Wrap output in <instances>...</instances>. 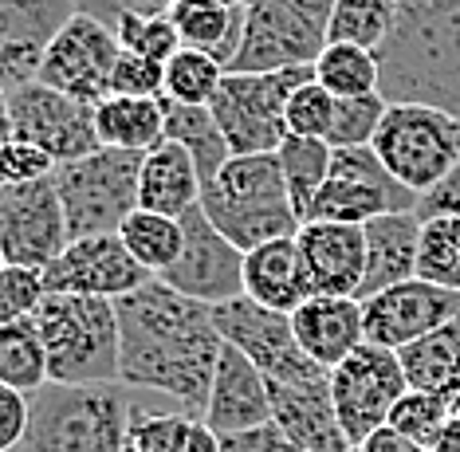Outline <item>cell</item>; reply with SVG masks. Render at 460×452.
<instances>
[{
  "label": "cell",
  "mask_w": 460,
  "mask_h": 452,
  "mask_svg": "<svg viewBox=\"0 0 460 452\" xmlns=\"http://www.w3.org/2000/svg\"><path fill=\"white\" fill-rule=\"evenodd\" d=\"M119 307V382L130 390H154L185 413L205 417L208 386L221 359V331L213 307L197 303L162 279L114 299Z\"/></svg>",
  "instance_id": "cell-1"
},
{
  "label": "cell",
  "mask_w": 460,
  "mask_h": 452,
  "mask_svg": "<svg viewBox=\"0 0 460 452\" xmlns=\"http://www.w3.org/2000/svg\"><path fill=\"white\" fill-rule=\"evenodd\" d=\"M374 56L385 102H421L460 119V0H402Z\"/></svg>",
  "instance_id": "cell-2"
},
{
  "label": "cell",
  "mask_w": 460,
  "mask_h": 452,
  "mask_svg": "<svg viewBox=\"0 0 460 452\" xmlns=\"http://www.w3.org/2000/svg\"><path fill=\"white\" fill-rule=\"evenodd\" d=\"M130 386H59L28 397V433L20 452H122L130 429Z\"/></svg>",
  "instance_id": "cell-3"
},
{
  "label": "cell",
  "mask_w": 460,
  "mask_h": 452,
  "mask_svg": "<svg viewBox=\"0 0 460 452\" xmlns=\"http://www.w3.org/2000/svg\"><path fill=\"white\" fill-rule=\"evenodd\" d=\"M201 213L240 252H252L268 240L296 236L303 225L296 205H291L276 154L228 157L225 170L201 185Z\"/></svg>",
  "instance_id": "cell-4"
},
{
  "label": "cell",
  "mask_w": 460,
  "mask_h": 452,
  "mask_svg": "<svg viewBox=\"0 0 460 452\" xmlns=\"http://www.w3.org/2000/svg\"><path fill=\"white\" fill-rule=\"evenodd\" d=\"M48 354V382L102 386L119 382V307L114 299L48 291L32 315Z\"/></svg>",
  "instance_id": "cell-5"
},
{
  "label": "cell",
  "mask_w": 460,
  "mask_h": 452,
  "mask_svg": "<svg viewBox=\"0 0 460 452\" xmlns=\"http://www.w3.org/2000/svg\"><path fill=\"white\" fill-rule=\"evenodd\" d=\"M138 173L142 154L111 150V146L79 157V162L56 165L51 182H56L59 205H64L71 240L119 233L122 220L138 208Z\"/></svg>",
  "instance_id": "cell-6"
},
{
  "label": "cell",
  "mask_w": 460,
  "mask_h": 452,
  "mask_svg": "<svg viewBox=\"0 0 460 452\" xmlns=\"http://www.w3.org/2000/svg\"><path fill=\"white\" fill-rule=\"evenodd\" d=\"M315 79V67L284 71H225L213 114L233 157L276 154L288 138V99L299 83Z\"/></svg>",
  "instance_id": "cell-7"
},
{
  "label": "cell",
  "mask_w": 460,
  "mask_h": 452,
  "mask_svg": "<svg viewBox=\"0 0 460 452\" xmlns=\"http://www.w3.org/2000/svg\"><path fill=\"white\" fill-rule=\"evenodd\" d=\"M370 150L410 193L425 197L460 162V119L421 102H390Z\"/></svg>",
  "instance_id": "cell-8"
},
{
  "label": "cell",
  "mask_w": 460,
  "mask_h": 452,
  "mask_svg": "<svg viewBox=\"0 0 460 452\" xmlns=\"http://www.w3.org/2000/svg\"><path fill=\"white\" fill-rule=\"evenodd\" d=\"M334 4L339 0H248L244 36L228 71L315 67L327 48Z\"/></svg>",
  "instance_id": "cell-9"
},
{
  "label": "cell",
  "mask_w": 460,
  "mask_h": 452,
  "mask_svg": "<svg viewBox=\"0 0 460 452\" xmlns=\"http://www.w3.org/2000/svg\"><path fill=\"white\" fill-rule=\"evenodd\" d=\"M217 331L228 346H236L248 362L256 366L268 382L279 386H315L327 382V370L319 362H311L303 354V346L296 339V327H291V315L260 307L248 296H240L233 303H221L213 307Z\"/></svg>",
  "instance_id": "cell-10"
},
{
  "label": "cell",
  "mask_w": 460,
  "mask_h": 452,
  "mask_svg": "<svg viewBox=\"0 0 460 452\" xmlns=\"http://www.w3.org/2000/svg\"><path fill=\"white\" fill-rule=\"evenodd\" d=\"M410 382H405L402 359L390 346L362 342L342 366L331 370V402L334 417H339L342 437L350 448H358L374 429L390 421L397 397H405Z\"/></svg>",
  "instance_id": "cell-11"
},
{
  "label": "cell",
  "mask_w": 460,
  "mask_h": 452,
  "mask_svg": "<svg viewBox=\"0 0 460 452\" xmlns=\"http://www.w3.org/2000/svg\"><path fill=\"white\" fill-rule=\"evenodd\" d=\"M8 138L44 150L56 165L102 150L95 134V107L44 83H24L8 91Z\"/></svg>",
  "instance_id": "cell-12"
},
{
  "label": "cell",
  "mask_w": 460,
  "mask_h": 452,
  "mask_svg": "<svg viewBox=\"0 0 460 452\" xmlns=\"http://www.w3.org/2000/svg\"><path fill=\"white\" fill-rule=\"evenodd\" d=\"M417 201L421 197L397 182L370 146H354V150H334L331 173L323 182L307 220L366 225V220H374L382 213H413Z\"/></svg>",
  "instance_id": "cell-13"
},
{
  "label": "cell",
  "mask_w": 460,
  "mask_h": 452,
  "mask_svg": "<svg viewBox=\"0 0 460 452\" xmlns=\"http://www.w3.org/2000/svg\"><path fill=\"white\" fill-rule=\"evenodd\" d=\"M181 256L154 279L208 307L244 296V252L201 213V205L181 217Z\"/></svg>",
  "instance_id": "cell-14"
},
{
  "label": "cell",
  "mask_w": 460,
  "mask_h": 452,
  "mask_svg": "<svg viewBox=\"0 0 460 452\" xmlns=\"http://www.w3.org/2000/svg\"><path fill=\"white\" fill-rule=\"evenodd\" d=\"M119 56H122V48H119L114 28L99 24L95 16L75 13L48 44L36 83L95 107V102H102L111 94V75H114Z\"/></svg>",
  "instance_id": "cell-15"
},
{
  "label": "cell",
  "mask_w": 460,
  "mask_h": 452,
  "mask_svg": "<svg viewBox=\"0 0 460 452\" xmlns=\"http://www.w3.org/2000/svg\"><path fill=\"white\" fill-rule=\"evenodd\" d=\"M67 244V217L51 173L0 193V256L4 264L44 271Z\"/></svg>",
  "instance_id": "cell-16"
},
{
  "label": "cell",
  "mask_w": 460,
  "mask_h": 452,
  "mask_svg": "<svg viewBox=\"0 0 460 452\" xmlns=\"http://www.w3.org/2000/svg\"><path fill=\"white\" fill-rule=\"evenodd\" d=\"M150 279L154 276L130 256L119 233L71 240V244L44 268V288L59 291V296L122 299Z\"/></svg>",
  "instance_id": "cell-17"
},
{
  "label": "cell",
  "mask_w": 460,
  "mask_h": 452,
  "mask_svg": "<svg viewBox=\"0 0 460 452\" xmlns=\"http://www.w3.org/2000/svg\"><path fill=\"white\" fill-rule=\"evenodd\" d=\"M362 311H366V342L402 350L421 334L460 319V291L413 276L370 296L362 303Z\"/></svg>",
  "instance_id": "cell-18"
},
{
  "label": "cell",
  "mask_w": 460,
  "mask_h": 452,
  "mask_svg": "<svg viewBox=\"0 0 460 452\" xmlns=\"http://www.w3.org/2000/svg\"><path fill=\"white\" fill-rule=\"evenodd\" d=\"M75 16V0H0V87L36 83L56 31Z\"/></svg>",
  "instance_id": "cell-19"
},
{
  "label": "cell",
  "mask_w": 460,
  "mask_h": 452,
  "mask_svg": "<svg viewBox=\"0 0 460 452\" xmlns=\"http://www.w3.org/2000/svg\"><path fill=\"white\" fill-rule=\"evenodd\" d=\"M201 421L213 429L217 437L252 433V429L271 421L268 377L228 342L221 346V359H217L213 386H208V405H205Z\"/></svg>",
  "instance_id": "cell-20"
},
{
  "label": "cell",
  "mask_w": 460,
  "mask_h": 452,
  "mask_svg": "<svg viewBox=\"0 0 460 452\" xmlns=\"http://www.w3.org/2000/svg\"><path fill=\"white\" fill-rule=\"evenodd\" d=\"M299 252L311 271L315 296H350L358 299L366 279V233L362 225L342 220H303L299 225Z\"/></svg>",
  "instance_id": "cell-21"
},
{
  "label": "cell",
  "mask_w": 460,
  "mask_h": 452,
  "mask_svg": "<svg viewBox=\"0 0 460 452\" xmlns=\"http://www.w3.org/2000/svg\"><path fill=\"white\" fill-rule=\"evenodd\" d=\"M271 397V425L284 433L296 452H350V440L342 437L339 417L331 402V377L315 386H279L268 382Z\"/></svg>",
  "instance_id": "cell-22"
},
{
  "label": "cell",
  "mask_w": 460,
  "mask_h": 452,
  "mask_svg": "<svg viewBox=\"0 0 460 452\" xmlns=\"http://www.w3.org/2000/svg\"><path fill=\"white\" fill-rule=\"evenodd\" d=\"M291 327L303 354L331 374L366 342V311L362 299L350 296H311L299 311H291Z\"/></svg>",
  "instance_id": "cell-23"
},
{
  "label": "cell",
  "mask_w": 460,
  "mask_h": 452,
  "mask_svg": "<svg viewBox=\"0 0 460 452\" xmlns=\"http://www.w3.org/2000/svg\"><path fill=\"white\" fill-rule=\"evenodd\" d=\"M244 296L271 311H299L315 296L311 271L303 264V252L296 236L268 240L252 252H244Z\"/></svg>",
  "instance_id": "cell-24"
},
{
  "label": "cell",
  "mask_w": 460,
  "mask_h": 452,
  "mask_svg": "<svg viewBox=\"0 0 460 452\" xmlns=\"http://www.w3.org/2000/svg\"><path fill=\"white\" fill-rule=\"evenodd\" d=\"M366 233V279L358 299L366 303L378 291L417 276V252H421V217L413 213H382L362 225Z\"/></svg>",
  "instance_id": "cell-25"
},
{
  "label": "cell",
  "mask_w": 460,
  "mask_h": 452,
  "mask_svg": "<svg viewBox=\"0 0 460 452\" xmlns=\"http://www.w3.org/2000/svg\"><path fill=\"white\" fill-rule=\"evenodd\" d=\"M201 205V173L185 146L162 138L154 150L142 154L138 173V208L181 220L190 208Z\"/></svg>",
  "instance_id": "cell-26"
},
{
  "label": "cell",
  "mask_w": 460,
  "mask_h": 452,
  "mask_svg": "<svg viewBox=\"0 0 460 452\" xmlns=\"http://www.w3.org/2000/svg\"><path fill=\"white\" fill-rule=\"evenodd\" d=\"M173 20L181 48L205 51L228 71L240 51V36H244V8H225L217 0H173L165 13Z\"/></svg>",
  "instance_id": "cell-27"
},
{
  "label": "cell",
  "mask_w": 460,
  "mask_h": 452,
  "mask_svg": "<svg viewBox=\"0 0 460 452\" xmlns=\"http://www.w3.org/2000/svg\"><path fill=\"white\" fill-rule=\"evenodd\" d=\"M397 359H402L410 390H425L453 402L460 394V319L421 334L410 346H402Z\"/></svg>",
  "instance_id": "cell-28"
},
{
  "label": "cell",
  "mask_w": 460,
  "mask_h": 452,
  "mask_svg": "<svg viewBox=\"0 0 460 452\" xmlns=\"http://www.w3.org/2000/svg\"><path fill=\"white\" fill-rule=\"evenodd\" d=\"M95 134L99 146H111V150H154L165 138V94L162 99L107 94L102 102H95Z\"/></svg>",
  "instance_id": "cell-29"
},
{
  "label": "cell",
  "mask_w": 460,
  "mask_h": 452,
  "mask_svg": "<svg viewBox=\"0 0 460 452\" xmlns=\"http://www.w3.org/2000/svg\"><path fill=\"white\" fill-rule=\"evenodd\" d=\"M165 138L185 146L197 162V173H201V185L213 182L217 173L225 170V162L233 157L228 150L221 126H217L213 107H185V102H170L165 99Z\"/></svg>",
  "instance_id": "cell-30"
},
{
  "label": "cell",
  "mask_w": 460,
  "mask_h": 452,
  "mask_svg": "<svg viewBox=\"0 0 460 452\" xmlns=\"http://www.w3.org/2000/svg\"><path fill=\"white\" fill-rule=\"evenodd\" d=\"M276 157H279V170H284L291 205H296L299 220H307L311 205H315L319 189H323V182H327V173H331L334 150L323 138H296V134H288L284 146L276 150Z\"/></svg>",
  "instance_id": "cell-31"
},
{
  "label": "cell",
  "mask_w": 460,
  "mask_h": 452,
  "mask_svg": "<svg viewBox=\"0 0 460 452\" xmlns=\"http://www.w3.org/2000/svg\"><path fill=\"white\" fill-rule=\"evenodd\" d=\"M119 236H122V244H127V252L150 276H162V271L181 256V240H185L181 220L150 213V208H134V213L122 220Z\"/></svg>",
  "instance_id": "cell-32"
},
{
  "label": "cell",
  "mask_w": 460,
  "mask_h": 452,
  "mask_svg": "<svg viewBox=\"0 0 460 452\" xmlns=\"http://www.w3.org/2000/svg\"><path fill=\"white\" fill-rule=\"evenodd\" d=\"M315 83H323L334 99L378 94V83H382L378 56L358 44H327L315 59Z\"/></svg>",
  "instance_id": "cell-33"
},
{
  "label": "cell",
  "mask_w": 460,
  "mask_h": 452,
  "mask_svg": "<svg viewBox=\"0 0 460 452\" xmlns=\"http://www.w3.org/2000/svg\"><path fill=\"white\" fill-rule=\"evenodd\" d=\"M0 382L28 397L48 386V354L32 319L0 327Z\"/></svg>",
  "instance_id": "cell-34"
},
{
  "label": "cell",
  "mask_w": 460,
  "mask_h": 452,
  "mask_svg": "<svg viewBox=\"0 0 460 452\" xmlns=\"http://www.w3.org/2000/svg\"><path fill=\"white\" fill-rule=\"evenodd\" d=\"M402 0H339L331 13L327 44H358L378 51L390 36Z\"/></svg>",
  "instance_id": "cell-35"
},
{
  "label": "cell",
  "mask_w": 460,
  "mask_h": 452,
  "mask_svg": "<svg viewBox=\"0 0 460 452\" xmlns=\"http://www.w3.org/2000/svg\"><path fill=\"white\" fill-rule=\"evenodd\" d=\"M417 276L441 288L460 291V217H429L421 220V252H417Z\"/></svg>",
  "instance_id": "cell-36"
},
{
  "label": "cell",
  "mask_w": 460,
  "mask_h": 452,
  "mask_svg": "<svg viewBox=\"0 0 460 452\" xmlns=\"http://www.w3.org/2000/svg\"><path fill=\"white\" fill-rule=\"evenodd\" d=\"M225 83V67L205 51L181 48L165 63V99L185 107H213L217 91Z\"/></svg>",
  "instance_id": "cell-37"
},
{
  "label": "cell",
  "mask_w": 460,
  "mask_h": 452,
  "mask_svg": "<svg viewBox=\"0 0 460 452\" xmlns=\"http://www.w3.org/2000/svg\"><path fill=\"white\" fill-rule=\"evenodd\" d=\"M453 421V402L425 390H405V397H397L394 413H390V429H397L405 440H413L417 448H433L437 437L445 433V425Z\"/></svg>",
  "instance_id": "cell-38"
},
{
  "label": "cell",
  "mask_w": 460,
  "mask_h": 452,
  "mask_svg": "<svg viewBox=\"0 0 460 452\" xmlns=\"http://www.w3.org/2000/svg\"><path fill=\"white\" fill-rule=\"evenodd\" d=\"M197 421L201 417L185 413V409H177V413H150V409L134 405L127 448L122 452H185V440H190Z\"/></svg>",
  "instance_id": "cell-39"
},
{
  "label": "cell",
  "mask_w": 460,
  "mask_h": 452,
  "mask_svg": "<svg viewBox=\"0 0 460 452\" xmlns=\"http://www.w3.org/2000/svg\"><path fill=\"white\" fill-rule=\"evenodd\" d=\"M390 102L382 94H362V99H339L334 102V122L327 134L331 150H354V146H370L378 126L385 119Z\"/></svg>",
  "instance_id": "cell-40"
},
{
  "label": "cell",
  "mask_w": 460,
  "mask_h": 452,
  "mask_svg": "<svg viewBox=\"0 0 460 452\" xmlns=\"http://www.w3.org/2000/svg\"><path fill=\"white\" fill-rule=\"evenodd\" d=\"M114 36H119L122 51L158 59V63H170L181 51V36H177L170 16H122L114 24Z\"/></svg>",
  "instance_id": "cell-41"
},
{
  "label": "cell",
  "mask_w": 460,
  "mask_h": 452,
  "mask_svg": "<svg viewBox=\"0 0 460 452\" xmlns=\"http://www.w3.org/2000/svg\"><path fill=\"white\" fill-rule=\"evenodd\" d=\"M334 94L323 87V83L307 79L299 83L296 94L288 99V134L296 138H323L327 142L331 134V122H334Z\"/></svg>",
  "instance_id": "cell-42"
},
{
  "label": "cell",
  "mask_w": 460,
  "mask_h": 452,
  "mask_svg": "<svg viewBox=\"0 0 460 452\" xmlns=\"http://www.w3.org/2000/svg\"><path fill=\"white\" fill-rule=\"evenodd\" d=\"M44 296H48L44 271L4 264L0 268V327L20 323V319H32L36 307L44 303Z\"/></svg>",
  "instance_id": "cell-43"
},
{
  "label": "cell",
  "mask_w": 460,
  "mask_h": 452,
  "mask_svg": "<svg viewBox=\"0 0 460 452\" xmlns=\"http://www.w3.org/2000/svg\"><path fill=\"white\" fill-rule=\"evenodd\" d=\"M111 94H127V99H162L165 94V63L130 56L122 51L111 75Z\"/></svg>",
  "instance_id": "cell-44"
},
{
  "label": "cell",
  "mask_w": 460,
  "mask_h": 452,
  "mask_svg": "<svg viewBox=\"0 0 460 452\" xmlns=\"http://www.w3.org/2000/svg\"><path fill=\"white\" fill-rule=\"evenodd\" d=\"M48 173H56V162L44 150L16 142V138H0V193L13 185L36 182V177H48Z\"/></svg>",
  "instance_id": "cell-45"
},
{
  "label": "cell",
  "mask_w": 460,
  "mask_h": 452,
  "mask_svg": "<svg viewBox=\"0 0 460 452\" xmlns=\"http://www.w3.org/2000/svg\"><path fill=\"white\" fill-rule=\"evenodd\" d=\"M173 0H75V13L95 16L99 24L114 28L122 16H165Z\"/></svg>",
  "instance_id": "cell-46"
},
{
  "label": "cell",
  "mask_w": 460,
  "mask_h": 452,
  "mask_svg": "<svg viewBox=\"0 0 460 452\" xmlns=\"http://www.w3.org/2000/svg\"><path fill=\"white\" fill-rule=\"evenodd\" d=\"M28 433V394L0 382V452H20Z\"/></svg>",
  "instance_id": "cell-47"
},
{
  "label": "cell",
  "mask_w": 460,
  "mask_h": 452,
  "mask_svg": "<svg viewBox=\"0 0 460 452\" xmlns=\"http://www.w3.org/2000/svg\"><path fill=\"white\" fill-rule=\"evenodd\" d=\"M445 213H456L460 217V162L453 165V173H448L441 185H433L421 197V201H417V217H421V220L445 217Z\"/></svg>",
  "instance_id": "cell-48"
},
{
  "label": "cell",
  "mask_w": 460,
  "mask_h": 452,
  "mask_svg": "<svg viewBox=\"0 0 460 452\" xmlns=\"http://www.w3.org/2000/svg\"><path fill=\"white\" fill-rule=\"evenodd\" d=\"M221 440H225V452H296L271 421L252 429V433H236V437H221Z\"/></svg>",
  "instance_id": "cell-49"
},
{
  "label": "cell",
  "mask_w": 460,
  "mask_h": 452,
  "mask_svg": "<svg viewBox=\"0 0 460 452\" xmlns=\"http://www.w3.org/2000/svg\"><path fill=\"white\" fill-rule=\"evenodd\" d=\"M354 452H425V448H417L413 440H405L402 433H397V429L382 425V429H374V433L366 437Z\"/></svg>",
  "instance_id": "cell-50"
},
{
  "label": "cell",
  "mask_w": 460,
  "mask_h": 452,
  "mask_svg": "<svg viewBox=\"0 0 460 452\" xmlns=\"http://www.w3.org/2000/svg\"><path fill=\"white\" fill-rule=\"evenodd\" d=\"M185 452H225V440L217 437L205 421H197L193 433H190V440H185Z\"/></svg>",
  "instance_id": "cell-51"
},
{
  "label": "cell",
  "mask_w": 460,
  "mask_h": 452,
  "mask_svg": "<svg viewBox=\"0 0 460 452\" xmlns=\"http://www.w3.org/2000/svg\"><path fill=\"white\" fill-rule=\"evenodd\" d=\"M429 452H460V417H453V421L445 425V433L437 437V445Z\"/></svg>",
  "instance_id": "cell-52"
},
{
  "label": "cell",
  "mask_w": 460,
  "mask_h": 452,
  "mask_svg": "<svg viewBox=\"0 0 460 452\" xmlns=\"http://www.w3.org/2000/svg\"><path fill=\"white\" fill-rule=\"evenodd\" d=\"M0 138H8V91L0 87Z\"/></svg>",
  "instance_id": "cell-53"
},
{
  "label": "cell",
  "mask_w": 460,
  "mask_h": 452,
  "mask_svg": "<svg viewBox=\"0 0 460 452\" xmlns=\"http://www.w3.org/2000/svg\"><path fill=\"white\" fill-rule=\"evenodd\" d=\"M217 4H225V8H244L248 0H217Z\"/></svg>",
  "instance_id": "cell-54"
},
{
  "label": "cell",
  "mask_w": 460,
  "mask_h": 452,
  "mask_svg": "<svg viewBox=\"0 0 460 452\" xmlns=\"http://www.w3.org/2000/svg\"><path fill=\"white\" fill-rule=\"evenodd\" d=\"M0 268H4V256H0Z\"/></svg>",
  "instance_id": "cell-55"
},
{
  "label": "cell",
  "mask_w": 460,
  "mask_h": 452,
  "mask_svg": "<svg viewBox=\"0 0 460 452\" xmlns=\"http://www.w3.org/2000/svg\"><path fill=\"white\" fill-rule=\"evenodd\" d=\"M350 452H354V448H350Z\"/></svg>",
  "instance_id": "cell-56"
}]
</instances>
